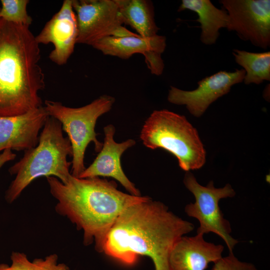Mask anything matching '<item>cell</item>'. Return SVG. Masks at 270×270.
Returning <instances> with one entry per match:
<instances>
[{
	"label": "cell",
	"instance_id": "6da1fadb",
	"mask_svg": "<svg viewBox=\"0 0 270 270\" xmlns=\"http://www.w3.org/2000/svg\"><path fill=\"white\" fill-rule=\"evenodd\" d=\"M194 224L150 197L126 208L106 234L100 252L126 265L140 256L150 257L155 270H170L169 258L176 242Z\"/></svg>",
	"mask_w": 270,
	"mask_h": 270
},
{
	"label": "cell",
	"instance_id": "7a4b0ae2",
	"mask_svg": "<svg viewBox=\"0 0 270 270\" xmlns=\"http://www.w3.org/2000/svg\"><path fill=\"white\" fill-rule=\"evenodd\" d=\"M46 180L50 192L57 201L56 212L83 230L84 244L94 240L99 252L106 234L121 213L149 198L123 192L114 181L100 177L79 178L71 175L65 183L54 176Z\"/></svg>",
	"mask_w": 270,
	"mask_h": 270
},
{
	"label": "cell",
	"instance_id": "3957f363",
	"mask_svg": "<svg viewBox=\"0 0 270 270\" xmlns=\"http://www.w3.org/2000/svg\"><path fill=\"white\" fill-rule=\"evenodd\" d=\"M40 51L30 26L0 18V116L40 107L45 88Z\"/></svg>",
	"mask_w": 270,
	"mask_h": 270
},
{
	"label": "cell",
	"instance_id": "277c9868",
	"mask_svg": "<svg viewBox=\"0 0 270 270\" xmlns=\"http://www.w3.org/2000/svg\"><path fill=\"white\" fill-rule=\"evenodd\" d=\"M62 130L60 122L49 116L36 146L24 151L22 158L8 169L15 178L6 192L5 199L8 203L14 202L40 177L54 176L63 183L68 181L72 175L70 172L72 162L67 158L72 156V149Z\"/></svg>",
	"mask_w": 270,
	"mask_h": 270
},
{
	"label": "cell",
	"instance_id": "5b68a950",
	"mask_svg": "<svg viewBox=\"0 0 270 270\" xmlns=\"http://www.w3.org/2000/svg\"><path fill=\"white\" fill-rule=\"evenodd\" d=\"M140 138L148 148L172 154L186 172L200 169L206 162V152L198 132L183 115L165 109L153 111L142 126Z\"/></svg>",
	"mask_w": 270,
	"mask_h": 270
},
{
	"label": "cell",
	"instance_id": "8992f818",
	"mask_svg": "<svg viewBox=\"0 0 270 270\" xmlns=\"http://www.w3.org/2000/svg\"><path fill=\"white\" fill-rule=\"evenodd\" d=\"M114 101V98L102 95L88 104L73 108L60 102L45 100L44 107L48 115L60 122L71 143L72 176L78 177L85 170L84 154L89 144L94 143L96 152L102 150V143L96 138V124L100 116L112 109Z\"/></svg>",
	"mask_w": 270,
	"mask_h": 270
},
{
	"label": "cell",
	"instance_id": "52a82bcc",
	"mask_svg": "<svg viewBox=\"0 0 270 270\" xmlns=\"http://www.w3.org/2000/svg\"><path fill=\"white\" fill-rule=\"evenodd\" d=\"M184 184L195 198L194 202L186 206L184 212L188 216L198 221L196 234L204 236L213 232L217 234L224 242L229 252H233L238 241L231 236L230 224L224 218L219 206L221 199L235 196L236 192L231 185L227 184L222 188H216L214 182L210 180L203 186L190 171L186 172Z\"/></svg>",
	"mask_w": 270,
	"mask_h": 270
},
{
	"label": "cell",
	"instance_id": "ba28073f",
	"mask_svg": "<svg viewBox=\"0 0 270 270\" xmlns=\"http://www.w3.org/2000/svg\"><path fill=\"white\" fill-rule=\"evenodd\" d=\"M72 6L78 23L76 44L92 46L105 38L136 34L123 26L115 0H72Z\"/></svg>",
	"mask_w": 270,
	"mask_h": 270
},
{
	"label": "cell",
	"instance_id": "9c48e42d",
	"mask_svg": "<svg viewBox=\"0 0 270 270\" xmlns=\"http://www.w3.org/2000/svg\"><path fill=\"white\" fill-rule=\"evenodd\" d=\"M228 14L226 29L256 47L270 46V0H220Z\"/></svg>",
	"mask_w": 270,
	"mask_h": 270
},
{
	"label": "cell",
	"instance_id": "30bf717a",
	"mask_svg": "<svg viewBox=\"0 0 270 270\" xmlns=\"http://www.w3.org/2000/svg\"><path fill=\"white\" fill-rule=\"evenodd\" d=\"M245 74L244 69L233 72L221 70L198 81V88L192 90L170 86L168 100L186 106L192 115L200 117L212 102L228 94L232 86L242 82Z\"/></svg>",
	"mask_w": 270,
	"mask_h": 270
},
{
	"label": "cell",
	"instance_id": "8fae6325",
	"mask_svg": "<svg viewBox=\"0 0 270 270\" xmlns=\"http://www.w3.org/2000/svg\"><path fill=\"white\" fill-rule=\"evenodd\" d=\"M78 35V23L72 0H64L60 10L46 24L36 39L39 44H52L54 49L49 58L62 66L73 53Z\"/></svg>",
	"mask_w": 270,
	"mask_h": 270
},
{
	"label": "cell",
	"instance_id": "7c38bea8",
	"mask_svg": "<svg viewBox=\"0 0 270 270\" xmlns=\"http://www.w3.org/2000/svg\"><path fill=\"white\" fill-rule=\"evenodd\" d=\"M92 46L105 55L122 59L129 58L134 54H142L152 74L160 76L164 71V62L161 55L166 47L164 36L157 34L144 38L135 34L124 37L109 36L98 41Z\"/></svg>",
	"mask_w": 270,
	"mask_h": 270
},
{
	"label": "cell",
	"instance_id": "4fadbf2b",
	"mask_svg": "<svg viewBox=\"0 0 270 270\" xmlns=\"http://www.w3.org/2000/svg\"><path fill=\"white\" fill-rule=\"evenodd\" d=\"M104 138L102 150L92 164L77 178L110 177L118 180L130 194L141 196L140 190L124 173L120 163L122 154L133 146L136 141L128 139L120 143L116 142L114 138L116 128L112 124L104 126Z\"/></svg>",
	"mask_w": 270,
	"mask_h": 270
},
{
	"label": "cell",
	"instance_id": "5bb4252c",
	"mask_svg": "<svg viewBox=\"0 0 270 270\" xmlns=\"http://www.w3.org/2000/svg\"><path fill=\"white\" fill-rule=\"evenodd\" d=\"M48 116L42 106L22 114L0 116V152L25 151L36 146L39 132Z\"/></svg>",
	"mask_w": 270,
	"mask_h": 270
},
{
	"label": "cell",
	"instance_id": "9a60e30c",
	"mask_svg": "<svg viewBox=\"0 0 270 270\" xmlns=\"http://www.w3.org/2000/svg\"><path fill=\"white\" fill-rule=\"evenodd\" d=\"M224 247L206 241L204 235L182 236L174 246L169 258L170 270H206L222 257Z\"/></svg>",
	"mask_w": 270,
	"mask_h": 270
},
{
	"label": "cell",
	"instance_id": "2e32d148",
	"mask_svg": "<svg viewBox=\"0 0 270 270\" xmlns=\"http://www.w3.org/2000/svg\"><path fill=\"white\" fill-rule=\"evenodd\" d=\"M190 10L198 16L196 21L200 24V40L206 45L216 42L219 30L226 28L228 22V14L224 9L215 6L210 0H182L178 11Z\"/></svg>",
	"mask_w": 270,
	"mask_h": 270
},
{
	"label": "cell",
	"instance_id": "e0dca14e",
	"mask_svg": "<svg viewBox=\"0 0 270 270\" xmlns=\"http://www.w3.org/2000/svg\"><path fill=\"white\" fill-rule=\"evenodd\" d=\"M124 24L144 38L157 35L159 28L154 19V8L148 0H115Z\"/></svg>",
	"mask_w": 270,
	"mask_h": 270
},
{
	"label": "cell",
	"instance_id": "ac0fdd59",
	"mask_svg": "<svg viewBox=\"0 0 270 270\" xmlns=\"http://www.w3.org/2000/svg\"><path fill=\"white\" fill-rule=\"evenodd\" d=\"M236 62L246 72L243 82L246 84H260L270 80V52H252L234 49Z\"/></svg>",
	"mask_w": 270,
	"mask_h": 270
},
{
	"label": "cell",
	"instance_id": "d6986e66",
	"mask_svg": "<svg viewBox=\"0 0 270 270\" xmlns=\"http://www.w3.org/2000/svg\"><path fill=\"white\" fill-rule=\"evenodd\" d=\"M10 258L11 264H0V270H70L66 264L58 262V257L56 254L31 262L25 254L12 252Z\"/></svg>",
	"mask_w": 270,
	"mask_h": 270
},
{
	"label": "cell",
	"instance_id": "ffe728a7",
	"mask_svg": "<svg viewBox=\"0 0 270 270\" xmlns=\"http://www.w3.org/2000/svg\"><path fill=\"white\" fill-rule=\"evenodd\" d=\"M29 2L28 0H1L0 18L30 26L32 19L27 12Z\"/></svg>",
	"mask_w": 270,
	"mask_h": 270
},
{
	"label": "cell",
	"instance_id": "44dd1931",
	"mask_svg": "<svg viewBox=\"0 0 270 270\" xmlns=\"http://www.w3.org/2000/svg\"><path fill=\"white\" fill-rule=\"evenodd\" d=\"M211 270H258L252 263L239 260L233 252H229L214 263Z\"/></svg>",
	"mask_w": 270,
	"mask_h": 270
},
{
	"label": "cell",
	"instance_id": "7402d4cb",
	"mask_svg": "<svg viewBox=\"0 0 270 270\" xmlns=\"http://www.w3.org/2000/svg\"><path fill=\"white\" fill-rule=\"evenodd\" d=\"M16 154L10 149H6L0 154V169L7 162L14 160Z\"/></svg>",
	"mask_w": 270,
	"mask_h": 270
},
{
	"label": "cell",
	"instance_id": "603a6c76",
	"mask_svg": "<svg viewBox=\"0 0 270 270\" xmlns=\"http://www.w3.org/2000/svg\"></svg>",
	"mask_w": 270,
	"mask_h": 270
}]
</instances>
